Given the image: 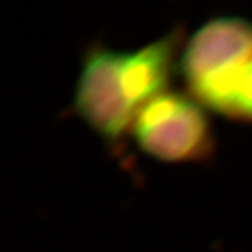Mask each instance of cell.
<instances>
[{"instance_id":"cell-1","label":"cell","mask_w":252,"mask_h":252,"mask_svg":"<svg viewBox=\"0 0 252 252\" xmlns=\"http://www.w3.org/2000/svg\"><path fill=\"white\" fill-rule=\"evenodd\" d=\"M184 44L181 26L135 51L91 44L73 95L76 115L107 143H119L142 108L168 91Z\"/></svg>"},{"instance_id":"cell-2","label":"cell","mask_w":252,"mask_h":252,"mask_svg":"<svg viewBox=\"0 0 252 252\" xmlns=\"http://www.w3.org/2000/svg\"><path fill=\"white\" fill-rule=\"evenodd\" d=\"M207 109L188 91L168 90L137 114L130 135L137 147L164 162H203L216 149Z\"/></svg>"},{"instance_id":"cell-3","label":"cell","mask_w":252,"mask_h":252,"mask_svg":"<svg viewBox=\"0 0 252 252\" xmlns=\"http://www.w3.org/2000/svg\"><path fill=\"white\" fill-rule=\"evenodd\" d=\"M252 61V21L238 16L210 18L182 46L178 73L188 91Z\"/></svg>"},{"instance_id":"cell-4","label":"cell","mask_w":252,"mask_h":252,"mask_svg":"<svg viewBox=\"0 0 252 252\" xmlns=\"http://www.w3.org/2000/svg\"><path fill=\"white\" fill-rule=\"evenodd\" d=\"M206 109L252 125V61L188 91Z\"/></svg>"}]
</instances>
